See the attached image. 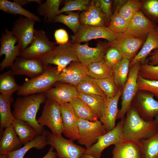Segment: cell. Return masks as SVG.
<instances>
[{
	"label": "cell",
	"instance_id": "6da1fadb",
	"mask_svg": "<svg viewBox=\"0 0 158 158\" xmlns=\"http://www.w3.org/2000/svg\"><path fill=\"white\" fill-rule=\"evenodd\" d=\"M44 93L20 97L16 99L13 105V115L16 119L27 122L38 133L42 134L44 128L37 122L36 117L40 105L47 99Z\"/></svg>",
	"mask_w": 158,
	"mask_h": 158
},
{
	"label": "cell",
	"instance_id": "7a4b0ae2",
	"mask_svg": "<svg viewBox=\"0 0 158 158\" xmlns=\"http://www.w3.org/2000/svg\"><path fill=\"white\" fill-rule=\"evenodd\" d=\"M126 114L122 130L124 140L140 141L150 138L158 132V123L155 120L145 121L132 106Z\"/></svg>",
	"mask_w": 158,
	"mask_h": 158
},
{
	"label": "cell",
	"instance_id": "3957f363",
	"mask_svg": "<svg viewBox=\"0 0 158 158\" xmlns=\"http://www.w3.org/2000/svg\"><path fill=\"white\" fill-rule=\"evenodd\" d=\"M59 73L57 67L47 65L43 73L26 81L20 86L17 95L24 96L45 93L58 82Z\"/></svg>",
	"mask_w": 158,
	"mask_h": 158
},
{
	"label": "cell",
	"instance_id": "277c9868",
	"mask_svg": "<svg viewBox=\"0 0 158 158\" xmlns=\"http://www.w3.org/2000/svg\"><path fill=\"white\" fill-rule=\"evenodd\" d=\"M38 59L46 65L56 66L59 73L71 62L78 60L73 44L69 42L56 46Z\"/></svg>",
	"mask_w": 158,
	"mask_h": 158
},
{
	"label": "cell",
	"instance_id": "5b68a950",
	"mask_svg": "<svg viewBox=\"0 0 158 158\" xmlns=\"http://www.w3.org/2000/svg\"><path fill=\"white\" fill-rule=\"evenodd\" d=\"M141 64L140 63H137L130 67L128 78L122 88L121 96V107L117 116V119H121L125 117L138 91V80Z\"/></svg>",
	"mask_w": 158,
	"mask_h": 158
},
{
	"label": "cell",
	"instance_id": "8992f818",
	"mask_svg": "<svg viewBox=\"0 0 158 158\" xmlns=\"http://www.w3.org/2000/svg\"><path fill=\"white\" fill-rule=\"evenodd\" d=\"M37 121L42 126H47L54 135H62L64 128L60 105L57 103L47 99Z\"/></svg>",
	"mask_w": 158,
	"mask_h": 158
},
{
	"label": "cell",
	"instance_id": "52a82bcc",
	"mask_svg": "<svg viewBox=\"0 0 158 158\" xmlns=\"http://www.w3.org/2000/svg\"><path fill=\"white\" fill-rule=\"evenodd\" d=\"M47 145L52 146L56 150L58 158H80L86 149L75 144L70 139L62 135L56 136L47 131Z\"/></svg>",
	"mask_w": 158,
	"mask_h": 158
},
{
	"label": "cell",
	"instance_id": "ba28073f",
	"mask_svg": "<svg viewBox=\"0 0 158 158\" xmlns=\"http://www.w3.org/2000/svg\"><path fill=\"white\" fill-rule=\"evenodd\" d=\"M78 124L79 138L77 140L86 149L96 143L99 137L107 133L99 120L93 122L78 118Z\"/></svg>",
	"mask_w": 158,
	"mask_h": 158
},
{
	"label": "cell",
	"instance_id": "9c48e42d",
	"mask_svg": "<svg viewBox=\"0 0 158 158\" xmlns=\"http://www.w3.org/2000/svg\"><path fill=\"white\" fill-rule=\"evenodd\" d=\"M119 34L113 32L108 27L92 26L81 25L76 33L71 36L72 43H80L94 39H106L108 43L112 42Z\"/></svg>",
	"mask_w": 158,
	"mask_h": 158
},
{
	"label": "cell",
	"instance_id": "30bf717a",
	"mask_svg": "<svg viewBox=\"0 0 158 158\" xmlns=\"http://www.w3.org/2000/svg\"><path fill=\"white\" fill-rule=\"evenodd\" d=\"M125 117L121 119L115 127L99 137L97 141L89 148L86 149L85 153L100 158L102 152L112 145H116L123 141L122 130Z\"/></svg>",
	"mask_w": 158,
	"mask_h": 158
},
{
	"label": "cell",
	"instance_id": "8fae6325",
	"mask_svg": "<svg viewBox=\"0 0 158 158\" xmlns=\"http://www.w3.org/2000/svg\"><path fill=\"white\" fill-rule=\"evenodd\" d=\"M149 92L139 90L132 102L131 106L136 109L140 116L145 121L152 120L158 114V101Z\"/></svg>",
	"mask_w": 158,
	"mask_h": 158
},
{
	"label": "cell",
	"instance_id": "7c38bea8",
	"mask_svg": "<svg viewBox=\"0 0 158 158\" xmlns=\"http://www.w3.org/2000/svg\"><path fill=\"white\" fill-rule=\"evenodd\" d=\"M56 46V43L49 40L45 31L42 29H35L32 43L21 52L20 56L27 59H38Z\"/></svg>",
	"mask_w": 158,
	"mask_h": 158
},
{
	"label": "cell",
	"instance_id": "4fadbf2b",
	"mask_svg": "<svg viewBox=\"0 0 158 158\" xmlns=\"http://www.w3.org/2000/svg\"><path fill=\"white\" fill-rule=\"evenodd\" d=\"M4 32H2L0 39V57L4 55L5 57L0 64V70L11 67L16 59L20 56L21 51L19 45L15 44L17 42L16 38L11 31L6 28Z\"/></svg>",
	"mask_w": 158,
	"mask_h": 158
},
{
	"label": "cell",
	"instance_id": "5bb4252c",
	"mask_svg": "<svg viewBox=\"0 0 158 158\" xmlns=\"http://www.w3.org/2000/svg\"><path fill=\"white\" fill-rule=\"evenodd\" d=\"M36 22L32 19L20 16L14 23L11 32L17 39L21 52L28 47L33 41Z\"/></svg>",
	"mask_w": 158,
	"mask_h": 158
},
{
	"label": "cell",
	"instance_id": "9a60e30c",
	"mask_svg": "<svg viewBox=\"0 0 158 158\" xmlns=\"http://www.w3.org/2000/svg\"><path fill=\"white\" fill-rule=\"evenodd\" d=\"M73 44L78 60L87 66L103 59L110 47L108 42H98L94 47H90L87 43Z\"/></svg>",
	"mask_w": 158,
	"mask_h": 158
},
{
	"label": "cell",
	"instance_id": "2e32d148",
	"mask_svg": "<svg viewBox=\"0 0 158 158\" xmlns=\"http://www.w3.org/2000/svg\"><path fill=\"white\" fill-rule=\"evenodd\" d=\"M47 66L38 59L20 57L16 59L10 68L15 75H25L33 78L43 73Z\"/></svg>",
	"mask_w": 158,
	"mask_h": 158
},
{
	"label": "cell",
	"instance_id": "e0dca14e",
	"mask_svg": "<svg viewBox=\"0 0 158 158\" xmlns=\"http://www.w3.org/2000/svg\"><path fill=\"white\" fill-rule=\"evenodd\" d=\"M145 40L119 34L115 40L108 43L110 47L116 49L123 58L127 59L130 61L137 54Z\"/></svg>",
	"mask_w": 158,
	"mask_h": 158
},
{
	"label": "cell",
	"instance_id": "ac0fdd59",
	"mask_svg": "<svg viewBox=\"0 0 158 158\" xmlns=\"http://www.w3.org/2000/svg\"><path fill=\"white\" fill-rule=\"evenodd\" d=\"M156 27L140 11L135 13L130 21L126 32L120 34L145 40L149 32L155 29Z\"/></svg>",
	"mask_w": 158,
	"mask_h": 158
},
{
	"label": "cell",
	"instance_id": "d6986e66",
	"mask_svg": "<svg viewBox=\"0 0 158 158\" xmlns=\"http://www.w3.org/2000/svg\"><path fill=\"white\" fill-rule=\"evenodd\" d=\"M88 76L87 66L78 60L71 62L59 73L58 81L76 87Z\"/></svg>",
	"mask_w": 158,
	"mask_h": 158
},
{
	"label": "cell",
	"instance_id": "ffe728a7",
	"mask_svg": "<svg viewBox=\"0 0 158 158\" xmlns=\"http://www.w3.org/2000/svg\"><path fill=\"white\" fill-rule=\"evenodd\" d=\"M60 105L64 128L63 134L72 141L77 140L79 138L78 118L70 103Z\"/></svg>",
	"mask_w": 158,
	"mask_h": 158
},
{
	"label": "cell",
	"instance_id": "44dd1931",
	"mask_svg": "<svg viewBox=\"0 0 158 158\" xmlns=\"http://www.w3.org/2000/svg\"><path fill=\"white\" fill-rule=\"evenodd\" d=\"M45 93L48 99L55 102L59 104L70 103L78 97V92L76 87L61 83L55 84Z\"/></svg>",
	"mask_w": 158,
	"mask_h": 158
},
{
	"label": "cell",
	"instance_id": "7402d4cb",
	"mask_svg": "<svg viewBox=\"0 0 158 158\" xmlns=\"http://www.w3.org/2000/svg\"><path fill=\"white\" fill-rule=\"evenodd\" d=\"M122 88L120 89L114 97L105 98L103 115L99 120L107 132L116 126V121L119 110L118 108V103L122 94Z\"/></svg>",
	"mask_w": 158,
	"mask_h": 158
},
{
	"label": "cell",
	"instance_id": "603a6c76",
	"mask_svg": "<svg viewBox=\"0 0 158 158\" xmlns=\"http://www.w3.org/2000/svg\"><path fill=\"white\" fill-rule=\"evenodd\" d=\"M81 25L92 26H105V17L95 0L91 1L87 9L79 15Z\"/></svg>",
	"mask_w": 158,
	"mask_h": 158
},
{
	"label": "cell",
	"instance_id": "cb8c5ba5",
	"mask_svg": "<svg viewBox=\"0 0 158 158\" xmlns=\"http://www.w3.org/2000/svg\"><path fill=\"white\" fill-rule=\"evenodd\" d=\"M112 153V158H142L140 141L124 140L115 146Z\"/></svg>",
	"mask_w": 158,
	"mask_h": 158
},
{
	"label": "cell",
	"instance_id": "d4e9b609",
	"mask_svg": "<svg viewBox=\"0 0 158 158\" xmlns=\"http://www.w3.org/2000/svg\"><path fill=\"white\" fill-rule=\"evenodd\" d=\"M157 48L158 34L155 28L148 32L141 49L130 61L129 67L137 63H145L150 53Z\"/></svg>",
	"mask_w": 158,
	"mask_h": 158
},
{
	"label": "cell",
	"instance_id": "484cf974",
	"mask_svg": "<svg viewBox=\"0 0 158 158\" xmlns=\"http://www.w3.org/2000/svg\"><path fill=\"white\" fill-rule=\"evenodd\" d=\"M19 138L12 125L5 129L0 141V154H6L20 148Z\"/></svg>",
	"mask_w": 158,
	"mask_h": 158
},
{
	"label": "cell",
	"instance_id": "4316f807",
	"mask_svg": "<svg viewBox=\"0 0 158 158\" xmlns=\"http://www.w3.org/2000/svg\"><path fill=\"white\" fill-rule=\"evenodd\" d=\"M46 130L41 135H38L33 140L25 144L22 147L6 154L8 158H23L26 153L30 149L34 148L41 150L45 147L47 144Z\"/></svg>",
	"mask_w": 158,
	"mask_h": 158
},
{
	"label": "cell",
	"instance_id": "83f0119b",
	"mask_svg": "<svg viewBox=\"0 0 158 158\" xmlns=\"http://www.w3.org/2000/svg\"><path fill=\"white\" fill-rule=\"evenodd\" d=\"M61 0H47L43 3L39 4L37 9V13L44 17L46 23L54 22L56 17L59 15V7Z\"/></svg>",
	"mask_w": 158,
	"mask_h": 158
},
{
	"label": "cell",
	"instance_id": "f1b7e54d",
	"mask_svg": "<svg viewBox=\"0 0 158 158\" xmlns=\"http://www.w3.org/2000/svg\"><path fill=\"white\" fill-rule=\"evenodd\" d=\"M13 100L12 95L0 94V127L1 130L12 125L15 119L11 109Z\"/></svg>",
	"mask_w": 158,
	"mask_h": 158
},
{
	"label": "cell",
	"instance_id": "f546056e",
	"mask_svg": "<svg viewBox=\"0 0 158 158\" xmlns=\"http://www.w3.org/2000/svg\"><path fill=\"white\" fill-rule=\"evenodd\" d=\"M12 125L22 144H25L39 135L37 132L27 122L15 119Z\"/></svg>",
	"mask_w": 158,
	"mask_h": 158
},
{
	"label": "cell",
	"instance_id": "4dcf8cb0",
	"mask_svg": "<svg viewBox=\"0 0 158 158\" xmlns=\"http://www.w3.org/2000/svg\"><path fill=\"white\" fill-rule=\"evenodd\" d=\"M70 103L78 118L93 122L99 120L97 113L78 98Z\"/></svg>",
	"mask_w": 158,
	"mask_h": 158
},
{
	"label": "cell",
	"instance_id": "1f68e13d",
	"mask_svg": "<svg viewBox=\"0 0 158 158\" xmlns=\"http://www.w3.org/2000/svg\"><path fill=\"white\" fill-rule=\"evenodd\" d=\"M88 75L96 79L112 77L114 71L103 59L87 66Z\"/></svg>",
	"mask_w": 158,
	"mask_h": 158
},
{
	"label": "cell",
	"instance_id": "d6a6232c",
	"mask_svg": "<svg viewBox=\"0 0 158 158\" xmlns=\"http://www.w3.org/2000/svg\"><path fill=\"white\" fill-rule=\"evenodd\" d=\"M0 9L6 13L24 16L34 19L36 21L40 22L41 20L38 16L25 9L14 2H12L7 0H0Z\"/></svg>",
	"mask_w": 158,
	"mask_h": 158
},
{
	"label": "cell",
	"instance_id": "836d02e7",
	"mask_svg": "<svg viewBox=\"0 0 158 158\" xmlns=\"http://www.w3.org/2000/svg\"><path fill=\"white\" fill-rule=\"evenodd\" d=\"M15 75L10 70L0 75V92L7 96H12L17 91L20 86L16 82Z\"/></svg>",
	"mask_w": 158,
	"mask_h": 158
},
{
	"label": "cell",
	"instance_id": "e575fe53",
	"mask_svg": "<svg viewBox=\"0 0 158 158\" xmlns=\"http://www.w3.org/2000/svg\"><path fill=\"white\" fill-rule=\"evenodd\" d=\"M78 97L95 111L99 119L102 117L106 97L98 95L80 93H78Z\"/></svg>",
	"mask_w": 158,
	"mask_h": 158
},
{
	"label": "cell",
	"instance_id": "d590c367",
	"mask_svg": "<svg viewBox=\"0 0 158 158\" xmlns=\"http://www.w3.org/2000/svg\"><path fill=\"white\" fill-rule=\"evenodd\" d=\"M142 158H158V132L152 137L140 141Z\"/></svg>",
	"mask_w": 158,
	"mask_h": 158
},
{
	"label": "cell",
	"instance_id": "8d00e7d4",
	"mask_svg": "<svg viewBox=\"0 0 158 158\" xmlns=\"http://www.w3.org/2000/svg\"><path fill=\"white\" fill-rule=\"evenodd\" d=\"M130 61L123 58L119 64L114 70V82L119 88H123L128 78Z\"/></svg>",
	"mask_w": 158,
	"mask_h": 158
},
{
	"label": "cell",
	"instance_id": "74e56055",
	"mask_svg": "<svg viewBox=\"0 0 158 158\" xmlns=\"http://www.w3.org/2000/svg\"><path fill=\"white\" fill-rule=\"evenodd\" d=\"M78 93L98 95L106 97L97 85L96 79L88 76L76 87Z\"/></svg>",
	"mask_w": 158,
	"mask_h": 158
},
{
	"label": "cell",
	"instance_id": "f35d334b",
	"mask_svg": "<svg viewBox=\"0 0 158 158\" xmlns=\"http://www.w3.org/2000/svg\"><path fill=\"white\" fill-rule=\"evenodd\" d=\"M66 13L67 15L61 13L57 16L55 18L54 23H60L64 24L75 34L76 33L81 25L79 15L78 13L72 11Z\"/></svg>",
	"mask_w": 158,
	"mask_h": 158
},
{
	"label": "cell",
	"instance_id": "ab89813d",
	"mask_svg": "<svg viewBox=\"0 0 158 158\" xmlns=\"http://www.w3.org/2000/svg\"><path fill=\"white\" fill-rule=\"evenodd\" d=\"M99 87L107 97H112L115 96L120 89L115 84L113 77L96 79Z\"/></svg>",
	"mask_w": 158,
	"mask_h": 158
},
{
	"label": "cell",
	"instance_id": "60d3db41",
	"mask_svg": "<svg viewBox=\"0 0 158 158\" xmlns=\"http://www.w3.org/2000/svg\"><path fill=\"white\" fill-rule=\"evenodd\" d=\"M129 22L121 16L118 11L114 12L109 20L108 27L117 34L125 33L127 28Z\"/></svg>",
	"mask_w": 158,
	"mask_h": 158
},
{
	"label": "cell",
	"instance_id": "b9f144b4",
	"mask_svg": "<svg viewBox=\"0 0 158 158\" xmlns=\"http://www.w3.org/2000/svg\"><path fill=\"white\" fill-rule=\"evenodd\" d=\"M141 6V3L139 0H127L119 9L118 13L129 23L135 13L140 11Z\"/></svg>",
	"mask_w": 158,
	"mask_h": 158
},
{
	"label": "cell",
	"instance_id": "7bdbcfd3",
	"mask_svg": "<svg viewBox=\"0 0 158 158\" xmlns=\"http://www.w3.org/2000/svg\"><path fill=\"white\" fill-rule=\"evenodd\" d=\"M91 1L90 0H66L64 6L60 9L59 15L63 12L79 11H83L88 7Z\"/></svg>",
	"mask_w": 158,
	"mask_h": 158
},
{
	"label": "cell",
	"instance_id": "ee69618b",
	"mask_svg": "<svg viewBox=\"0 0 158 158\" xmlns=\"http://www.w3.org/2000/svg\"><path fill=\"white\" fill-rule=\"evenodd\" d=\"M139 75L145 79L158 81V65H151L146 62L141 63Z\"/></svg>",
	"mask_w": 158,
	"mask_h": 158
},
{
	"label": "cell",
	"instance_id": "f6af8a7d",
	"mask_svg": "<svg viewBox=\"0 0 158 158\" xmlns=\"http://www.w3.org/2000/svg\"><path fill=\"white\" fill-rule=\"evenodd\" d=\"M138 90L148 91L153 94L158 100V81L145 79L139 75L138 80Z\"/></svg>",
	"mask_w": 158,
	"mask_h": 158
},
{
	"label": "cell",
	"instance_id": "bcb514c9",
	"mask_svg": "<svg viewBox=\"0 0 158 158\" xmlns=\"http://www.w3.org/2000/svg\"><path fill=\"white\" fill-rule=\"evenodd\" d=\"M123 58L121 54L116 49L110 47L107 51L104 59L114 71Z\"/></svg>",
	"mask_w": 158,
	"mask_h": 158
},
{
	"label": "cell",
	"instance_id": "7dc6e473",
	"mask_svg": "<svg viewBox=\"0 0 158 158\" xmlns=\"http://www.w3.org/2000/svg\"><path fill=\"white\" fill-rule=\"evenodd\" d=\"M95 1L104 15L107 21H109L112 15V1L110 0H95Z\"/></svg>",
	"mask_w": 158,
	"mask_h": 158
},
{
	"label": "cell",
	"instance_id": "c3c4849f",
	"mask_svg": "<svg viewBox=\"0 0 158 158\" xmlns=\"http://www.w3.org/2000/svg\"><path fill=\"white\" fill-rule=\"evenodd\" d=\"M143 7L150 15L158 19V0H147Z\"/></svg>",
	"mask_w": 158,
	"mask_h": 158
},
{
	"label": "cell",
	"instance_id": "681fc988",
	"mask_svg": "<svg viewBox=\"0 0 158 158\" xmlns=\"http://www.w3.org/2000/svg\"><path fill=\"white\" fill-rule=\"evenodd\" d=\"M54 37L56 44H63L68 42L69 37L67 32L63 29H59L55 30Z\"/></svg>",
	"mask_w": 158,
	"mask_h": 158
},
{
	"label": "cell",
	"instance_id": "f907efd6",
	"mask_svg": "<svg viewBox=\"0 0 158 158\" xmlns=\"http://www.w3.org/2000/svg\"><path fill=\"white\" fill-rule=\"evenodd\" d=\"M155 29L158 34V26H156ZM145 62L151 65H158V48L154 50L150 53L146 59Z\"/></svg>",
	"mask_w": 158,
	"mask_h": 158
},
{
	"label": "cell",
	"instance_id": "816d5d0a",
	"mask_svg": "<svg viewBox=\"0 0 158 158\" xmlns=\"http://www.w3.org/2000/svg\"><path fill=\"white\" fill-rule=\"evenodd\" d=\"M13 1L16 3L21 6L30 3L32 2H36L40 4L43 1L42 0H13Z\"/></svg>",
	"mask_w": 158,
	"mask_h": 158
},
{
	"label": "cell",
	"instance_id": "f5cc1de1",
	"mask_svg": "<svg viewBox=\"0 0 158 158\" xmlns=\"http://www.w3.org/2000/svg\"><path fill=\"white\" fill-rule=\"evenodd\" d=\"M54 148L51 146L50 147L46 154L42 158H57L56 152L54 151Z\"/></svg>",
	"mask_w": 158,
	"mask_h": 158
},
{
	"label": "cell",
	"instance_id": "db71d44e",
	"mask_svg": "<svg viewBox=\"0 0 158 158\" xmlns=\"http://www.w3.org/2000/svg\"><path fill=\"white\" fill-rule=\"evenodd\" d=\"M127 0H114V5L115 8V11H118L119 9L125 4Z\"/></svg>",
	"mask_w": 158,
	"mask_h": 158
},
{
	"label": "cell",
	"instance_id": "11a10c76",
	"mask_svg": "<svg viewBox=\"0 0 158 158\" xmlns=\"http://www.w3.org/2000/svg\"><path fill=\"white\" fill-rule=\"evenodd\" d=\"M80 158H97L95 157L92 155L86 153L84 154Z\"/></svg>",
	"mask_w": 158,
	"mask_h": 158
},
{
	"label": "cell",
	"instance_id": "9f6ffc18",
	"mask_svg": "<svg viewBox=\"0 0 158 158\" xmlns=\"http://www.w3.org/2000/svg\"><path fill=\"white\" fill-rule=\"evenodd\" d=\"M0 158H8L6 154H0Z\"/></svg>",
	"mask_w": 158,
	"mask_h": 158
},
{
	"label": "cell",
	"instance_id": "6f0895ef",
	"mask_svg": "<svg viewBox=\"0 0 158 158\" xmlns=\"http://www.w3.org/2000/svg\"><path fill=\"white\" fill-rule=\"evenodd\" d=\"M155 119H154L156 122L158 123V114L156 115L155 116Z\"/></svg>",
	"mask_w": 158,
	"mask_h": 158
}]
</instances>
